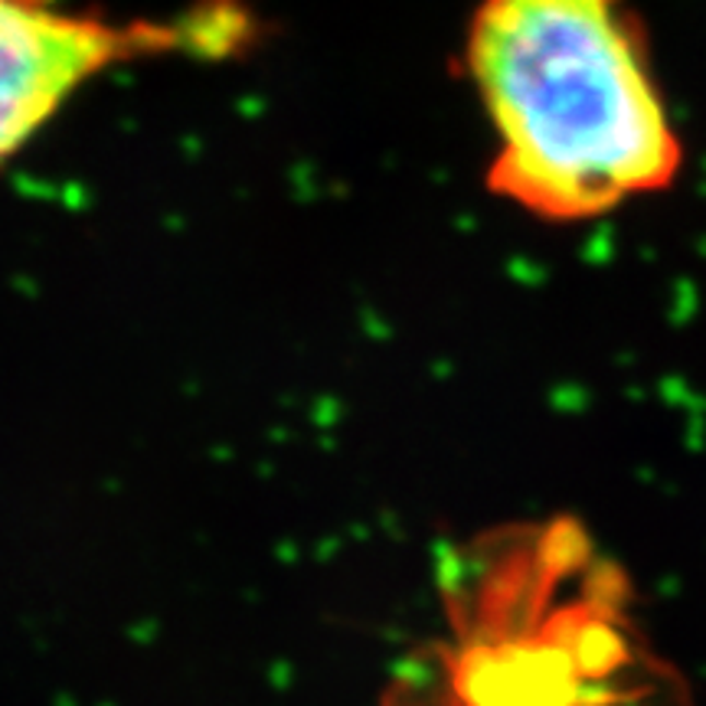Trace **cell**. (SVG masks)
<instances>
[{
    "label": "cell",
    "instance_id": "1",
    "mask_svg": "<svg viewBox=\"0 0 706 706\" xmlns=\"http://www.w3.org/2000/svg\"><path fill=\"white\" fill-rule=\"evenodd\" d=\"M464 59L501 200L579 223L678 180L684 148L625 0H481Z\"/></svg>",
    "mask_w": 706,
    "mask_h": 706
},
{
    "label": "cell",
    "instance_id": "2",
    "mask_svg": "<svg viewBox=\"0 0 706 706\" xmlns=\"http://www.w3.org/2000/svg\"><path fill=\"white\" fill-rule=\"evenodd\" d=\"M589 563L569 523L478 537L442 573L451 638L415 651L386 706H622L632 651Z\"/></svg>",
    "mask_w": 706,
    "mask_h": 706
},
{
    "label": "cell",
    "instance_id": "3",
    "mask_svg": "<svg viewBox=\"0 0 706 706\" xmlns=\"http://www.w3.org/2000/svg\"><path fill=\"white\" fill-rule=\"evenodd\" d=\"M252 30L233 0L170 20H108L62 0H0V170L95 75L151 56L233 52Z\"/></svg>",
    "mask_w": 706,
    "mask_h": 706
}]
</instances>
